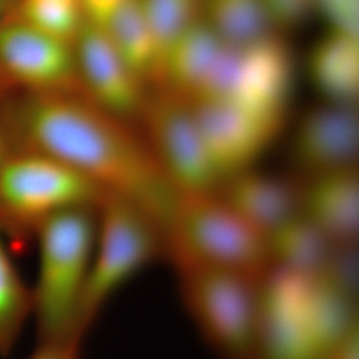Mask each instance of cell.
<instances>
[{
	"label": "cell",
	"mask_w": 359,
	"mask_h": 359,
	"mask_svg": "<svg viewBox=\"0 0 359 359\" xmlns=\"http://www.w3.org/2000/svg\"><path fill=\"white\" fill-rule=\"evenodd\" d=\"M14 125L27 150L60 160L106 195L121 198L155 219L163 233L182 197L148 144L114 116L62 93H34L14 108Z\"/></svg>",
	"instance_id": "1"
},
{
	"label": "cell",
	"mask_w": 359,
	"mask_h": 359,
	"mask_svg": "<svg viewBox=\"0 0 359 359\" xmlns=\"http://www.w3.org/2000/svg\"><path fill=\"white\" fill-rule=\"evenodd\" d=\"M356 287L332 266L273 269L259 283V359H332L358 332Z\"/></svg>",
	"instance_id": "2"
},
{
	"label": "cell",
	"mask_w": 359,
	"mask_h": 359,
	"mask_svg": "<svg viewBox=\"0 0 359 359\" xmlns=\"http://www.w3.org/2000/svg\"><path fill=\"white\" fill-rule=\"evenodd\" d=\"M97 208L60 212L35 237L39 273L32 289V316L39 342H83L80 304L95 247Z\"/></svg>",
	"instance_id": "3"
},
{
	"label": "cell",
	"mask_w": 359,
	"mask_h": 359,
	"mask_svg": "<svg viewBox=\"0 0 359 359\" xmlns=\"http://www.w3.org/2000/svg\"><path fill=\"white\" fill-rule=\"evenodd\" d=\"M164 257L176 273L210 269L259 283L273 269L266 236L216 193L182 198L164 231Z\"/></svg>",
	"instance_id": "4"
},
{
	"label": "cell",
	"mask_w": 359,
	"mask_h": 359,
	"mask_svg": "<svg viewBox=\"0 0 359 359\" xmlns=\"http://www.w3.org/2000/svg\"><path fill=\"white\" fill-rule=\"evenodd\" d=\"M106 194L74 169L35 151L13 152L0 166V233L21 249L52 217L98 207Z\"/></svg>",
	"instance_id": "5"
},
{
	"label": "cell",
	"mask_w": 359,
	"mask_h": 359,
	"mask_svg": "<svg viewBox=\"0 0 359 359\" xmlns=\"http://www.w3.org/2000/svg\"><path fill=\"white\" fill-rule=\"evenodd\" d=\"M164 257L160 224L129 201L106 195L97 208L95 247L80 304L85 335L122 287Z\"/></svg>",
	"instance_id": "6"
},
{
	"label": "cell",
	"mask_w": 359,
	"mask_h": 359,
	"mask_svg": "<svg viewBox=\"0 0 359 359\" xmlns=\"http://www.w3.org/2000/svg\"><path fill=\"white\" fill-rule=\"evenodd\" d=\"M176 273L182 304L205 341L229 359L256 355L259 283L210 269Z\"/></svg>",
	"instance_id": "7"
},
{
	"label": "cell",
	"mask_w": 359,
	"mask_h": 359,
	"mask_svg": "<svg viewBox=\"0 0 359 359\" xmlns=\"http://www.w3.org/2000/svg\"><path fill=\"white\" fill-rule=\"evenodd\" d=\"M143 115L149 148L176 192L182 198L216 193L219 180L190 101L162 88L148 96Z\"/></svg>",
	"instance_id": "8"
},
{
	"label": "cell",
	"mask_w": 359,
	"mask_h": 359,
	"mask_svg": "<svg viewBox=\"0 0 359 359\" xmlns=\"http://www.w3.org/2000/svg\"><path fill=\"white\" fill-rule=\"evenodd\" d=\"M191 104L219 185L224 180L254 168L285 122L224 99Z\"/></svg>",
	"instance_id": "9"
},
{
	"label": "cell",
	"mask_w": 359,
	"mask_h": 359,
	"mask_svg": "<svg viewBox=\"0 0 359 359\" xmlns=\"http://www.w3.org/2000/svg\"><path fill=\"white\" fill-rule=\"evenodd\" d=\"M0 72L34 93H61L77 81L74 45L18 20L0 25Z\"/></svg>",
	"instance_id": "10"
},
{
	"label": "cell",
	"mask_w": 359,
	"mask_h": 359,
	"mask_svg": "<svg viewBox=\"0 0 359 359\" xmlns=\"http://www.w3.org/2000/svg\"><path fill=\"white\" fill-rule=\"evenodd\" d=\"M359 118L355 106L327 102L306 110L295 125L287 161L302 180L356 166Z\"/></svg>",
	"instance_id": "11"
},
{
	"label": "cell",
	"mask_w": 359,
	"mask_h": 359,
	"mask_svg": "<svg viewBox=\"0 0 359 359\" xmlns=\"http://www.w3.org/2000/svg\"><path fill=\"white\" fill-rule=\"evenodd\" d=\"M73 45L78 79L97 107L116 118L143 114L148 98L145 84L124 62L102 27L84 20Z\"/></svg>",
	"instance_id": "12"
},
{
	"label": "cell",
	"mask_w": 359,
	"mask_h": 359,
	"mask_svg": "<svg viewBox=\"0 0 359 359\" xmlns=\"http://www.w3.org/2000/svg\"><path fill=\"white\" fill-rule=\"evenodd\" d=\"M237 80L224 100L242 104L285 120L294 81V65L289 46L273 33L261 41L238 48Z\"/></svg>",
	"instance_id": "13"
},
{
	"label": "cell",
	"mask_w": 359,
	"mask_h": 359,
	"mask_svg": "<svg viewBox=\"0 0 359 359\" xmlns=\"http://www.w3.org/2000/svg\"><path fill=\"white\" fill-rule=\"evenodd\" d=\"M301 186L299 180L252 168L224 180L216 194L245 223L268 237L299 214Z\"/></svg>",
	"instance_id": "14"
},
{
	"label": "cell",
	"mask_w": 359,
	"mask_h": 359,
	"mask_svg": "<svg viewBox=\"0 0 359 359\" xmlns=\"http://www.w3.org/2000/svg\"><path fill=\"white\" fill-rule=\"evenodd\" d=\"M299 214L337 247H353L359 233V173L342 168L301 181Z\"/></svg>",
	"instance_id": "15"
},
{
	"label": "cell",
	"mask_w": 359,
	"mask_h": 359,
	"mask_svg": "<svg viewBox=\"0 0 359 359\" xmlns=\"http://www.w3.org/2000/svg\"><path fill=\"white\" fill-rule=\"evenodd\" d=\"M306 71L325 101L355 106L359 90L358 34L330 28L309 50Z\"/></svg>",
	"instance_id": "16"
},
{
	"label": "cell",
	"mask_w": 359,
	"mask_h": 359,
	"mask_svg": "<svg viewBox=\"0 0 359 359\" xmlns=\"http://www.w3.org/2000/svg\"><path fill=\"white\" fill-rule=\"evenodd\" d=\"M226 46L204 18H201L168 51L158 83L192 101Z\"/></svg>",
	"instance_id": "17"
},
{
	"label": "cell",
	"mask_w": 359,
	"mask_h": 359,
	"mask_svg": "<svg viewBox=\"0 0 359 359\" xmlns=\"http://www.w3.org/2000/svg\"><path fill=\"white\" fill-rule=\"evenodd\" d=\"M102 28L132 72L144 84L158 83L157 53L139 0H124Z\"/></svg>",
	"instance_id": "18"
},
{
	"label": "cell",
	"mask_w": 359,
	"mask_h": 359,
	"mask_svg": "<svg viewBox=\"0 0 359 359\" xmlns=\"http://www.w3.org/2000/svg\"><path fill=\"white\" fill-rule=\"evenodd\" d=\"M266 240L273 269H320L339 248L301 214L271 231Z\"/></svg>",
	"instance_id": "19"
},
{
	"label": "cell",
	"mask_w": 359,
	"mask_h": 359,
	"mask_svg": "<svg viewBox=\"0 0 359 359\" xmlns=\"http://www.w3.org/2000/svg\"><path fill=\"white\" fill-rule=\"evenodd\" d=\"M203 18L233 48H244L276 33L264 0H205Z\"/></svg>",
	"instance_id": "20"
},
{
	"label": "cell",
	"mask_w": 359,
	"mask_h": 359,
	"mask_svg": "<svg viewBox=\"0 0 359 359\" xmlns=\"http://www.w3.org/2000/svg\"><path fill=\"white\" fill-rule=\"evenodd\" d=\"M0 233V356L8 358L32 316V290L25 285Z\"/></svg>",
	"instance_id": "21"
},
{
	"label": "cell",
	"mask_w": 359,
	"mask_h": 359,
	"mask_svg": "<svg viewBox=\"0 0 359 359\" xmlns=\"http://www.w3.org/2000/svg\"><path fill=\"white\" fill-rule=\"evenodd\" d=\"M205 0H139L161 66L177 41L203 18ZM159 82V78H158Z\"/></svg>",
	"instance_id": "22"
},
{
	"label": "cell",
	"mask_w": 359,
	"mask_h": 359,
	"mask_svg": "<svg viewBox=\"0 0 359 359\" xmlns=\"http://www.w3.org/2000/svg\"><path fill=\"white\" fill-rule=\"evenodd\" d=\"M18 18L70 43H74L85 20L78 0H22Z\"/></svg>",
	"instance_id": "23"
},
{
	"label": "cell",
	"mask_w": 359,
	"mask_h": 359,
	"mask_svg": "<svg viewBox=\"0 0 359 359\" xmlns=\"http://www.w3.org/2000/svg\"><path fill=\"white\" fill-rule=\"evenodd\" d=\"M264 4L278 34L297 29L316 13V0H264Z\"/></svg>",
	"instance_id": "24"
},
{
	"label": "cell",
	"mask_w": 359,
	"mask_h": 359,
	"mask_svg": "<svg viewBox=\"0 0 359 359\" xmlns=\"http://www.w3.org/2000/svg\"><path fill=\"white\" fill-rule=\"evenodd\" d=\"M320 13L332 29L358 34V0H316Z\"/></svg>",
	"instance_id": "25"
},
{
	"label": "cell",
	"mask_w": 359,
	"mask_h": 359,
	"mask_svg": "<svg viewBox=\"0 0 359 359\" xmlns=\"http://www.w3.org/2000/svg\"><path fill=\"white\" fill-rule=\"evenodd\" d=\"M84 20L104 27L124 0H78Z\"/></svg>",
	"instance_id": "26"
},
{
	"label": "cell",
	"mask_w": 359,
	"mask_h": 359,
	"mask_svg": "<svg viewBox=\"0 0 359 359\" xmlns=\"http://www.w3.org/2000/svg\"><path fill=\"white\" fill-rule=\"evenodd\" d=\"M81 346L73 341L39 342L34 353L26 359H80Z\"/></svg>",
	"instance_id": "27"
},
{
	"label": "cell",
	"mask_w": 359,
	"mask_h": 359,
	"mask_svg": "<svg viewBox=\"0 0 359 359\" xmlns=\"http://www.w3.org/2000/svg\"><path fill=\"white\" fill-rule=\"evenodd\" d=\"M11 153L13 152L9 151L6 139H4V137L0 133V166L4 164V161L8 158V156L11 155Z\"/></svg>",
	"instance_id": "28"
},
{
	"label": "cell",
	"mask_w": 359,
	"mask_h": 359,
	"mask_svg": "<svg viewBox=\"0 0 359 359\" xmlns=\"http://www.w3.org/2000/svg\"><path fill=\"white\" fill-rule=\"evenodd\" d=\"M9 0H0V25L4 22V15L6 13Z\"/></svg>",
	"instance_id": "29"
},
{
	"label": "cell",
	"mask_w": 359,
	"mask_h": 359,
	"mask_svg": "<svg viewBox=\"0 0 359 359\" xmlns=\"http://www.w3.org/2000/svg\"><path fill=\"white\" fill-rule=\"evenodd\" d=\"M8 83L6 79H4V75L0 72V95L4 93V90L6 89V87L8 86Z\"/></svg>",
	"instance_id": "30"
}]
</instances>
